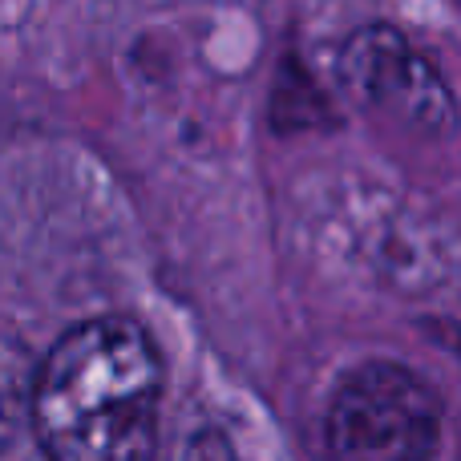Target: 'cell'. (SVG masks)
<instances>
[{
	"instance_id": "6da1fadb",
	"label": "cell",
	"mask_w": 461,
	"mask_h": 461,
	"mask_svg": "<svg viewBox=\"0 0 461 461\" xmlns=\"http://www.w3.org/2000/svg\"><path fill=\"white\" fill-rule=\"evenodd\" d=\"M162 360L130 316L69 328L32 376V433L49 461H154Z\"/></svg>"
},
{
	"instance_id": "7a4b0ae2",
	"label": "cell",
	"mask_w": 461,
	"mask_h": 461,
	"mask_svg": "<svg viewBox=\"0 0 461 461\" xmlns=\"http://www.w3.org/2000/svg\"><path fill=\"white\" fill-rule=\"evenodd\" d=\"M441 405L397 360L357 365L328 401L324 446L332 461H433Z\"/></svg>"
},
{
	"instance_id": "3957f363",
	"label": "cell",
	"mask_w": 461,
	"mask_h": 461,
	"mask_svg": "<svg viewBox=\"0 0 461 461\" xmlns=\"http://www.w3.org/2000/svg\"><path fill=\"white\" fill-rule=\"evenodd\" d=\"M340 86L360 110H373L413 134L438 138L457 126V105L441 73L389 24H365L340 49Z\"/></svg>"
},
{
	"instance_id": "277c9868",
	"label": "cell",
	"mask_w": 461,
	"mask_h": 461,
	"mask_svg": "<svg viewBox=\"0 0 461 461\" xmlns=\"http://www.w3.org/2000/svg\"><path fill=\"white\" fill-rule=\"evenodd\" d=\"M13 433V405H8V393H5V381H0V446L8 441Z\"/></svg>"
}]
</instances>
